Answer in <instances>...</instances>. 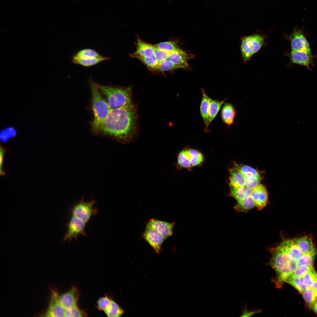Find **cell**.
<instances>
[{
	"instance_id": "15",
	"label": "cell",
	"mask_w": 317,
	"mask_h": 317,
	"mask_svg": "<svg viewBox=\"0 0 317 317\" xmlns=\"http://www.w3.org/2000/svg\"><path fill=\"white\" fill-rule=\"evenodd\" d=\"M79 295L77 289L73 286L66 293L58 295V299L61 305L66 309L77 305Z\"/></svg>"
},
{
	"instance_id": "19",
	"label": "cell",
	"mask_w": 317,
	"mask_h": 317,
	"mask_svg": "<svg viewBox=\"0 0 317 317\" xmlns=\"http://www.w3.org/2000/svg\"><path fill=\"white\" fill-rule=\"evenodd\" d=\"M227 99L222 101H219L211 99L208 110L207 123L205 126V131H208V128L213 120L217 115L221 107Z\"/></svg>"
},
{
	"instance_id": "30",
	"label": "cell",
	"mask_w": 317,
	"mask_h": 317,
	"mask_svg": "<svg viewBox=\"0 0 317 317\" xmlns=\"http://www.w3.org/2000/svg\"><path fill=\"white\" fill-rule=\"evenodd\" d=\"M124 312L116 302L112 300L109 307L104 312L109 317H118L121 316Z\"/></svg>"
},
{
	"instance_id": "20",
	"label": "cell",
	"mask_w": 317,
	"mask_h": 317,
	"mask_svg": "<svg viewBox=\"0 0 317 317\" xmlns=\"http://www.w3.org/2000/svg\"><path fill=\"white\" fill-rule=\"evenodd\" d=\"M236 112L232 104L226 103L222 107L221 111V117L223 122L228 126L233 123Z\"/></svg>"
},
{
	"instance_id": "45",
	"label": "cell",
	"mask_w": 317,
	"mask_h": 317,
	"mask_svg": "<svg viewBox=\"0 0 317 317\" xmlns=\"http://www.w3.org/2000/svg\"><path fill=\"white\" fill-rule=\"evenodd\" d=\"M310 287L313 289L317 290V280Z\"/></svg>"
},
{
	"instance_id": "27",
	"label": "cell",
	"mask_w": 317,
	"mask_h": 317,
	"mask_svg": "<svg viewBox=\"0 0 317 317\" xmlns=\"http://www.w3.org/2000/svg\"><path fill=\"white\" fill-rule=\"evenodd\" d=\"M316 291V290L310 287H306L301 293L305 301L311 308L312 309L317 302Z\"/></svg>"
},
{
	"instance_id": "44",
	"label": "cell",
	"mask_w": 317,
	"mask_h": 317,
	"mask_svg": "<svg viewBox=\"0 0 317 317\" xmlns=\"http://www.w3.org/2000/svg\"><path fill=\"white\" fill-rule=\"evenodd\" d=\"M7 151V149L4 148L1 144L0 148V175L1 176L5 175V173L3 170V165L4 156Z\"/></svg>"
},
{
	"instance_id": "33",
	"label": "cell",
	"mask_w": 317,
	"mask_h": 317,
	"mask_svg": "<svg viewBox=\"0 0 317 317\" xmlns=\"http://www.w3.org/2000/svg\"><path fill=\"white\" fill-rule=\"evenodd\" d=\"M190 155L192 167L200 165L204 160L203 154L199 151L193 149H188Z\"/></svg>"
},
{
	"instance_id": "39",
	"label": "cell",
	"mask_w": 317,
	"mask_h": 317,
	"mask_svg": "<svg viewBox=\"0 0 317 317\" xmlns=\"http://www.w3.org/2000/svg\"><path fill=\"white\" fill-rule=\"evenodd\" d=\"M179 68H181L168 59L159 63L158 70L164 72L173 70Z\"/></svg>"
},
{
	"instance_id": "35",
	"label": "cell",
	"mask_w": 317,
	"mask_h": 317,
	"mask_svg": "<svg viewBox=\"0 0 317 317\" xmlns=\"http://www.w3.org/2000/svg\"><path fill=\"white\" fill-rule=\"evenodd\" d=\"M316 254V253H312L303 254L297 261L298 266L301 265L313 266Z\"/></svg>"
},
{
	"instance_id": "7",
	"label": "cell",
	"mask_w": 317,
	"mask_h": 317,
	"mask_svg": "<svg viewBox=\"0 0 317 317\" xmlns=\"http://www.w3.org/2000/svg\"><path fill=\"white\" fill-rule=\"evenodd\" d=\"M86 223L78 218L72 215L67 225V231L62 239V242L71 241L73 239L77 240V237L82 235L87 237L85 231Z\"/></svg>"
},
{
	"instance_id": "42",
	"label": "cell",
	"mask_w": 317,
	"mask_h": 317,
	"mask_svg": "<svg viewBox=\"0 0 317 317\" xmlns=\"http://www.w3.org/2000/svg\"><path fill=\"white\" fill-rule=\"evenodd\" d=\"M16 134V132L12 128L6 129L1 133L0 138L4 142H6L9 138L14 137Z\"/></svg>"
},
{
	"instance_id": "28",
	"label": "cell",
	"mask_w": 317,
	"mask_h": 317,
	"mask_svg": "<svg viewBox=\"0 0 317 317\" xmlns=\"http://www.w3.org/2000/svg\"><path fill=\"white\" fill-rule=\"evenodd\" d=\"M235 167L243 175L245 178L252 177L260 178L258 172L250 166L244 164H236Z\"/></svg>"
},
{
	"instance_id": "25",
	"label": "cell",
	"mask_w": 317,
	"mask_h": 317,
	"mask_svg": "<svg viewBox=\"0 0 317 317\" xmlns=\"http://www.w3.org/2000/svg\"><path fill=\"white\" fill-rule=\"evenodd\" d=\"M191 158L188 149L181 151L177 157V167L189 168L192 167L190 163Z\"/></svg>"
},
{
	"instance_id": "31",
	"label": "cell",
	"mask_w": 317,
	"mask_h": 317,
	"mask_svg": "<svg viewBox=\"0 0 317 317\" xmlns=\"http://www.w3.org/2000/svg\"><path fill=\"white\" fill-rule=\"evenodd\" d=\"M285 282L291 285L300 293H302L306 287L303 283L302 277L291 275L286 279Z\"/></svg>"
},
{
	"instance_id": "18",
	"label": "cell",
	"mask_w": 317,
	"mask_h": 317,
	"mask_svg": "<svg viewBox=\"0 0 317 317\" xmlns=\"http://www.w3.org/2000/svg\"><path fill=\"white\" fill-rule=\"evenodd\" d=\"M293 240L294 244L301 250L303 254L317 253L316 249L310 238L304 237Z\"/></svg>"
},
{
	"instance_id": "26",
	"label": "cell",
	"mask_w": 317,
	"mask_h": 317,
	"mask_svg": "<svg viewBox=\"0 0 317 317\" xmlns=\"http://www.w3.org/2000/svg\"><path fill=\"white\" fill-rule=\"evenodd\" d=\"M255 206L254 203L250 195L241 200L237 201L234 207L235 209L238 212H246Z\"/></svg>"
},
{
	"instance_id": "43",
	"label": "cell",
	"mask_w": 317,
	"mask_h": 317,
	"mask_svg": "<svg viewBox=\"0 0 317 317\" xmlns=\"http://www.w3.org/2000/svg\"><path fill=\"white\" fill-rule=\"evenodd\" d=\"M245 179V186L253 189L259 184L261 178L252 177Z\"/></svg>"
},
{
	"instance_id": "10",
	"label": "cell",
	"mask_w": 317,
	"mask_h": 317,
	"mask_svg": "<svg viewBox=\"0 0 317 317\" xmlns=\"http://www.w3.org/2000/svg\"><path fill=\"white\" fill-rule=\"evenodd\" d=\"M288 56L292 63L304 66L309 70L310 65L313 64L314 57L311 51L307 50L291 51Z\"/></svg>"
},
{
	"instance_id": "21",
	"label": "cell",
	"mask_w": 317,
	"mask_h": 317,
	"mask_svg": "<svg viewBox=\"0 0 317 317\" xmlns=\"http://www.w3.org/2000/svg\"><path fill=\"white\" fill-rule=\"evenodd\" d=\"M230 186L236 188L245 186V179L243 175L235 168L230 170Z\"/></svg>"
},
{
	"instance_id": "36",
	"label": "cell",
	"mask_w": 317,
	"mask_h": 317,
	"mask_svg": "<svg viewBox=\"0 0 317 317\" xmlns=\"http://www.w3.org/2000/svg\"><path fill=\"white\" fill-rule=\"evenodd\" d=\"M303 283L306 287H310L317 280V274L314 269L306 273L302 277Z\"/></svg>"
},
{
	"instance_id": "37",
	"label": "cell",
	"mask_w": 317,
	"mask_h": 317,
	"mask_svg": "<svg viewBox=\"0 0 317 317\" xmlns=\"http://www.w3.org/2000/svg\"><path fill=\"white\" fill-rule=\"evenodd\" d=\"M87 314L78 307L77 305L65 309V317H85Z\"/></svg>"
},
{
	"instance_id": "23",
	"label": "cell",
	"mask_w": 317,
	"mask_h": 317,
	"mask_svg": "<svg viewBox=\"0 0 317 317\" xmlns=\"http://www.w3.org/2000/svg\"><path fill=\"white\" fill-rule=\"evenodd\" d=\"M231 195L237 201L244 199L251 195L252 189L245 186L241 188H236L230 186Z\"/></svg>"
},
{
	"instance_id": "6",
	"label": "cell",
	"mask_w": 317,
	"mask_h": 317,
	"mask_svg": "<svg viewBox=\"0 0 317 317\" xmlns=\"http://www.w3.org/2000/svg\"><path fill=\"white\" fill-rule=\"evenodd\" d=\"M95 199L91 200L86 202L84 201L83 197L80 200L75 203L71 209L72 215L76 217L85 223H87L93 215H95L98 212L96 208L93 207L97 202Z\"/></svg>"
},
{
	"instance_id": "1",
	"label": "cell",
	"mask_w": 317,
	"mask_h": 317,
	"mask_svg": "<svg viewBox=\"0 0 317 317\" xmlns=\"http://www.w3.org/2000/svg\"><path fill=\"white\" fill-rule=\"evenodd\" d=\"M137 116L136 108L132 103L111 109L95 134L123 144L130 142L137 136Z\"/></svg>"
},
{
	"instance_id": "47",
	"label": "cell",
	"mask_w": 317,
	"mask_h": 317,
	"mask_svg": "<svg viewBox=\"0 0 317 317\" xmlns=\"http://www.w3.org/2000/svg\"><path fill=\"white\" fill-rule=\"evenodd\" d=\"M316 300H317V290H316Z\"/></svg>"
},
{
	"instance_id": "9",
	"label": "cell",
	"mask_w": 317,
	"mask_h": 317,
	"mask_svg": "<svg viewBox=\"0 0 317 317\" xmlns=\"http://www.w3.org/2000/svg\"><path fill=\"white\" fill-rule=\"evenodd\" d=\"M175 224L152 218L147 223L146 227L154 229L165 240L172 235Z\"/></svg>"
},
{
	"instance_id": "34",
	"label": "cell",
	"mask_w": 317,
	"mask_h": 317,
	"mask_svg": "<svg viewBox=\"0 0 317 317\" xmlns=\"http://www.w3.org/2000/svg\"><path fill=\"white\" fill-rule=\"evenodd\" d=\"M95 50L89 48L85 49L78 51L74 56L73 58H82L101 56Z\"/></svg>"
},
{
	"instance_id": "5",
	"label": "cell",
	"mask_w": 317,
	"mask_h": 317,
	"mask_svg": "<svg viewBox=\"0 0 317 317\" xmlns=\"http://www.w3.org/2000/svg\"><path fill=\"white\" fill-rule=\"evenodd\" d=\"M264 39L263 36L259 34L247 36L242 38L240 48L242 58L244 61L248 60L261 48Z\"/></svg>"
},
{
	"instance_id": "38",
	"label": "cell",
	"mask_w": 317,
	"mask_h": 317,
	"mask_svg": "<svg viewBox=\"0 0 317 317\" xmlns=\"http://www.w3.org/2000/svg\"><path fill=\"white\" fill-rule=\"evenodd\" d=\"M112 300L107 296L101 297L97 302V308L100 311L105 312L109 307Z\"/></svg>"
},
{
	"instance_id": "2",
	"label": "cell",
	"mask_w": 317,
	"mask_h": 317,
	"mask_svg": "<svg viewBox=\"0 0 317 317\" xmlns=\"http://www.w3.org/2000/svg\"><path fill=\"white\" fill-rule=\"evenodd\" d=\"M270 252V265L276 273V286L279 288L297 267V261L290 257L279 246L271 249Z\"/></svg>"
},
{
	"instance_id": "32",
	"label": "cell",
	"mask_w": 317,
	"mask_h": 317,
	"mask_svg": "<svg viewBox=\"0 0 317 317\" xmlns=\"http://www.w3.org/2000/svg\"><path fill=\"white\" fill-rule=\"evenodd\" d=\"M137 59L140 60L148 68L154 70H158L159 62L154 56L139 57Z\"/></svg>"
},
{
	"instance_id": "13",
	"label": "cell",
	"mask_w": 317,
	"mask_h": 317,
	"mask_svg": "<svg viewBox=\"0 0 317 317\" xmlns=\"http://www.w3.org/2000/svg\"><path fill=\"white\" fill-rule=\"evenodd\" d=\"M193 57L192 55L187 53L179 48L170 53L168 59L181 68L188 69L190 68L187 61Z\"/></svg>"
},
{
	"instance_id": "46",
	"label": "cell",
	"mask_w": 317,
	"mask_h": 317,
	"mask_svg": "<svg viewBox=\"0 0 317 317\" xmlns=\"http://www.w3.org/2000/svg\"><path fill=\"white\" fill-rule=\"evenodd\" d=\"M312 309L317 314V302L314 304Z\"/></svg>"
},
{
	"instance_id": "24",
	"label": "cell",
	"mask_w": 317,
	"mask_h": 317,
	"mask_svg": "<svg viewBox=\"0 0 317 317\" xmlns=\"http://www.w3.org/2000/svg\"><path fill=\"white\" fill-rule=\"evenodd\" d=\"M202 98L200 107V111L201 117L205 126L208 121V109L210 102L211 98L206 94L203 89H202Z\"/></svg>"
},
{
	"instance_id": "8",
	"label": "cell",
	"mask_w": 317,
	"mask_h": 317,
	"mask_svg": "<svg viewBox=\"0 0 317 317\" xmlns=\"http://www.w3.org/2000/svg\"><path fill=\"white\" fill-rule=\"evenodd\" d=\"M286 39L290 42L291 51L307 50L311 51L310 44L301 29L295 28Z\"/></svg>"
},
{
	"instance_id": "14",
	"label": "cell",
	"mask_w": 317,
	"mask_h": 317,
	"mask_svg": "<svg viewBox=\"0 0 317 317\" xmlns=\"http://www.w3.org/2000/svg\"><path fill=\"white\" fill-rule=\"evenodd\" d=\"M58 296V295L56 292L54 291L52 293L49 307L44 316H65V308L60 303Z\"/></svg>"
},
{
	"instance_id": "29",
	"label": "cell",
	"mask_w": 317,
	"mask_h": 317,
	"mask_svg": "<svg viewBox=\"0 0 317 317\" xmlns=\"http://www.w3.org/2000/svg\"><path fill=\"white\" fill-rule=\"evenodd\" d=\"M154 47L170 53L179 48L176 43L173 41H168L153 45Z\"/></svg>"
},
{
	"instance_id": "11",
	"label": "cell",
	"mask_w": 317,
	"mask_h": 317,
	"mask_svg": "<svg viewBox=\"0 0 317 317\" xmlns=\"http://www.w3.org/2000/svg\"><path fill=\"white\" fill-rule=\"evenodd\" d=\"M143 237L156 253L160 252L165 240L162 236L154 229L146 227Z\"/></svg>"
},
{
	"instance_id": "12",
	"label": "cell",
	"mask_w": 317,
	"mask_h": 317,
	"mask_svg": "<svg viewBox=\"0 0 317 317\" xmlns=\"http://www.w3.org/2000/svg\"><path fill=\"white\" fill-rule=\"evenodd\" d=\"M252 190L251 195L255 206L258 210H260L265 207L267 204L268 199L267 191L265 187L260 184Z\"/></svg>"
},
{
	"instance_id": "16",
	"label": "cell",
	"mask_w": 317,
	"mask_h": 317,
	"mask_svg": "<svg viewBox=\"0 0 317 317\" xmlns=\"http://www.w3.org/2000/svg\"><path fill=\"white\" fill-rule=\"evenodd\" d=\"M279 246L290 257L296 261L303 254L301 250L294 244L293 239L285 240Z\"/></svg>"
},
{
	"instance_id": "4",
	"label": "cell",
	"mask_w": 317,
	"mask_h": 317,
	"mask_svg": "<svg viewBox=\"0 0 317 317\" xmlns=\"http://www.w3.org/2000/svg\"><path fill=\"white\" fill-rule=\"evenodd\" d=\"M89 84L92 94V108L94 115L91 124V129L95 134L111 109L97 87L96 83L90 80Z\"/></svg>"
},
{
	"instance_id": "17",
	"label": "cell",
	"mask_w": 317,
	"mask_h": 317,
	"mask_svg": "<svg viewBox=\"0 0 317 317\" xmlns=\"http://www.w3.org/2000/svg\"><path fill=\"white\" fill-rule=\"evenodd\" d=\"M136 45V51L129 54L131 57L137 58L139 57L154 56L151 44L146 43L138 37Z\"/></svg>"
},
{
	"instance_id": "22",
	"label": "cell",
	"mask_w": 317,
	"mask_h": 317,
	"mask_svg": "<svg viewBox=\"0 0 317 317\" xmlns=\"http://www.w3.org/2000/svg\"><path fill=\"white\" fill-rule=\"evenodd\" d=\"M110 58L109 57L101 56L97 57L82 58H73L72 61L74 64L87 67L95 65L104 61L109 60Z\"/></svg>"
},
{
	"instance_id": "3",
	"label": "cell",
	"mask_w": 317,
	"mask_h": 317,
	"mask_svg": "<svg viewBox=\"0 0 317 317\" xmlns=\"http://www.w3.org/2000/svg\"><path fill=\"white\" fill-rule=\"evenodd\" d=\"M111 109H116L131 103L132 88L103 85L96 83Z\"/></svg>"
},
{
	"instance_id": "40",
	"label": "cell",
	"mask_w": 317,
	"mask_h": 317,
	"mask_svg": "<svg viewBox=\"0 0 317 317\" xmlns=\"http://www.w3.org/2000/svg\"><path fill=\"white\" fill-rule=\"evenodd\" d=\"M154 50V56L160 63L168 59L169 53L151 45Z\"/></svg>"
},
{
	"instance_id": "41",
	"label": "cell",
	"mask_w": 317,
	"mask_h": 317,
	"mask_svg": "<svg viewBox=\"0 0 317 317\" xmlns=\"http://www.w3.org/2000/svg\"><path fill=\"white\" fill-rule=\"evenodd\" d=\"M313 269V266L306 265L299 266L291 275L296 277H302L306 273Z\"/></svg>"
}]
</instances>
